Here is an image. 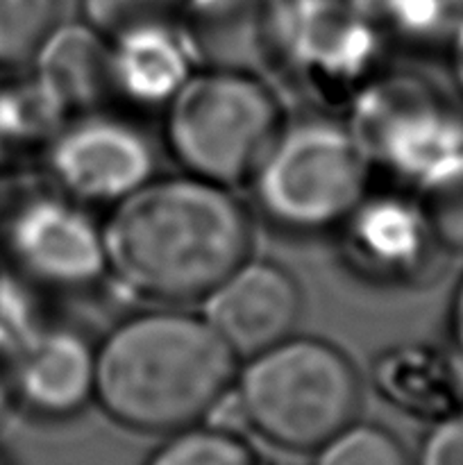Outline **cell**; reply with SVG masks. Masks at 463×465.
Returning <instances> with one entry per match:
<instances>
[{
	"mask_svg": "<svg viewBox=\"0 0 463 465\" xmlns=\"http://www.w3.org/2000/svg\"><path fill=\"white\" fill-rule=\"evenodd\" d=\"M21 339L0 321V427L9 413L18 407L16 400V366Z\"/></svg>",
	"mask_w": 463,
	"mask_h": 465,
	"instance_id": "7402d4cb",
	"label": "cell"
},
{
	"mask_svg": "<svg viewBox=\"0 0 463 465\" xmlns=\"http://www.w3.org/2000/svg\"><path fill=\"white\" fill-rule=\"evenodd\" d=\"M236 354L202 316L157 309L118 322L95 348V400L134 431L175 434L232 393Z\"/></svg>",
	"mask_w": 463,
	"mask_h": 465,
	"instance_id": "7a4b0ae2",
	"label": "cell"
},
{
	"mask_svg": "<svg viewBox=\"0 0 463 465\" xmlns=\"http://www.w3.org/2000/svg\"><path fill=\"white\" fill-rule=\"evenodd\" d=\"M448 62L454 82H457L463 94V21L454 27L452 36L448 41Z\"/></svg>",
	"mask_w": 463,
	"mask_h": 465,
	"instance_id": "cb8c5ba5",
	"label": "cell"
},
{
	"mask_svg": "<svg viewBox=\"0 0 463 465\" xmlns=\"http://www.w3.org/2000/svg\"><path fill=\"white\" fill-rule=\"evenodd\" d=\"M62 0H0V68L32 62L57 27Z\"/></svg>",
	"mask_w": 463,
	"mask_h": 465,
	"instance_id": "e0dca14e",
	"label": "cell"
},
{
	"mask_svg": "<svg viewBox=\"0 0 463 465\" xmlns=\"http://www.w3.org/2000/svg\"><path fill=\"white\" fill-rule=\"evenodd\" d=\"M34 91L53 116L104 109L113 103L109 41L80 23H57L32 57Z\"/></svg>",
	"mask_w": 463,
	"mask_h": 465,
	"instance_id": "4fadbf2b",
	"label": "cell"
},
{
	"mask_svg": "<svg viewBox=\"0 0 463 465\" xmlns=\"http://www.w3.org/2000/svg\"><path fill=\"white\" fill-rule=\"evenodd\" d=\"M313 465H411V461L390 431L354 420L316 450Z\"/></svg>",
	"mask_w": 463,
	"mask_h": 465,
	"instance_id": "d6986e66",
	"label": "cell"
},
{
	"mask_svg": "<svg viewBox=\"0 0 463 465\" xmlns=\"http://www.w3.org/2000/svg\"><path fill=\"white\" fill-rule=\"evenodd\" d=\"M366 154L345 123L302 116L281 123L250 177L268 223L295 234L339 227L368 193Z\"/></svg>",
	"mask_w": 463,
	"mask_h": 465,
	"instance_id": "5b68a950",
	"label": "cell"
},
{
	"mask_svg": "<svg viewBox=\"0 0 463 465\" xmlns=\"http://www.w3.org/2000/svg\"><path fill=\"white\" fill-rule=\"evenodd\" d=\"M232 393L259 436L286 450H318L357 420L361 377L339 345L293 334L248 357Z\"/></svg>",
	"mask_w": 463,
	"mask_h": 465,
	"instance_id": "3957f363",
	"label": "cell"
},
{
	"mask_svg": "<svg viewBox=\"0 0 463 465\" xmlns=\"http://www.w3.org/2000/svg\"><path fill=\"white\" fill-rule=\"evenodd\" d=\"M449 334H452L454 354L463 357V277L449 304Z\"/></svg>",
	"mask_w": 463,
	"mask_h": 465,
	"instance_id": "603a6c76",
	"label": "cell"
},
{
	"mask_svg": "<svg viewBox=\"0 0 463 465\" xmlns=\"http://www.w3.org/2000/svg\"><path fill=\"white\" fill-rule=\"evenodd\" d=\"M384 36L357 0H293L284 68L320 95L345 103L379 75Z\"/></svg>",
	"mask_w": 463,
	"mask_h": 465,
	"instance_id": "9c48e42d",
	"label": "cell"
},
{
	"mask_svg": "<svg viewBox=\"0 0 463 465\" xmlns=\"http://www.w3.org/2000/svg\"><path fill=\"white\" fill-rule=\"evenodd\" d=\"M86 25L112 41L127 32L177 25L182 0H80Z\"/></svg>",
	"mask_w": 463,
	"mask_h": 465,
	"instance_id": "ffe728a7",
	"label": "cell"
},
{
	"mask_svg": "<svg viewBox=\"0 0 463 465\" xmlns=\"http://www.w3.org/2000/svg\"><path fill=\"white\" fill-rule=\"evenodd\" d=\"M3 234L12 266L41 289L77 293L109 272L103 225L57 189L16 204Z\"/></svg>",
	"mask_w": 463,
	"mask_h": 465,
	"instance_id": "52a82bcc",
	"label": "cell"
},
{
	"mask_svg": "<svg viewBox=\"0 0 463 465\" xmlns=\"http://www.w3.org/2000/svg\"><path fill=\"white\" fill-rule=\"evenodd\" d=\"M163 112L166 145L182 171L227 189L250 182L284 123L263 77L213 68L191 73Z\"/></svg>",
	"mask_w": 463,
	"mask_h": 465,
	"instance_id": "277c9868",
	"label": "cell"
},
{
	"mask_svg": "<svg viewBox=\"0 0 463 465\" xmlns=\"http://www.w3.org/2000/svg\"><path fill=\"white\" fill-rule=\"evenodd\" d=\"M145 465H261V461L234 431L218 425H195L175 431Z\"/></svg>",
	"mask_w": 463,
	"mask_h": 465,
	"instance_id": "ac0fdd59",
	"label": "cell"
},
{
	"mask_svg": "<svg viewBox=\"0 0 463 465\" xmlns=\"http://www.w3.org/2000/svg\"><path fill=\"white\" fill-rule=\"evenodd\" d=\"M413 198L434 243L463 254V148L431 166Z\"/></svg>",
	"mask_w": 463,
	"mask_h": 465,
	"instance_id": "2e32d148",
	"label": "cell"
},
{
	"mask_svg": "<svg viewBox=\"0 0 463 465\" xmlns=\"http://www.w3.org/2000/svg\"><path fill=\"white\" fill-rule=\"evenodd\" d=\"M339 227L350 262L384 280L411 275L436 245L416 198L366 193Z\"/></svg>",
	"mask_w": 463,
	"mask_h": 465,
	"instance_id": "5bb4252c",
	"label": "cell"
},
{
	"mask_svg": "<svg viewBox=\"0 0 463 465\" xmlns=\"http://www.w3.org/2000/svg\"><path fill=\"white\" fill-rule=\"evenodd\" d=\"M0 465H9V461L3 457V454H0Z\"/></svg>",
	"mask_w": 463,
	"mask_h": 465,
	"instance_id": "d4e9b609",
	"label": "cell"
},
{
	"mask_svg": "<svg viewBox=\"0 0 463 465\" xmlns=\"http://www.w3.org/2000/svg\"><path fill=\"white\" fill-rule=\"evenodd\" d=\"M350 127L368 163L418 182L463 148V118L416 75L372 77L350 100Z\"/></svg>",
	"mask_w": 463,
	"mask_h": 465,
	"instance_id": "8992f818",
	"label": "cell"
},
{
	"mask_svg": "<svg viewBox=\"0 0 463 465\" xmlns=\"http://www.w3.org/2000/svg\"><path fill=\"white\" fill-rule=\"evenodd\" d=\"M293 0H182L177 30L198 68L268 75L284 68Z\"/></svg>",
	"mask_w": 463,
	"mask_h": 465,
	"instance_id": "30bf717a",
	"label": "cell"
},
{
	"mask_svg": "<svg viewBox=\"0 0 463 465\" xmlns=\"http://www.w3.org/2000/svg\"><path fill=\"white\" fill-rule=\"evenodd\" d=\"M202 318L239 357H252L295 334L302 291L284 266L250 254L202 298Z\"/></svg>",
	"mask_w": 463,
	"mask_h": 465,
	"instance_id": "8fae6325",
	"label": "cell"
},
{
	"mask_svg": "<svg viewBox=\"0 0 463 465\" xmlns=\"http://www.w3.org/2000/svg\"><path fill=\"white\" fill-rule=\"evenodd\" d=\"M148 134L109 107L64 118L45 153L54 189L82 204H116L154 177Z\"/></svg>",
	"mask_w": 463,
	"mask_h": 465,
	"instance_id": "ba28073f",
	"label": "cell"
},
{
	"mask_svg": "<svg viewBox=\"0 0 463 465\" xmlns=\"http://www.w3.org/2000/svg\"><path fill=\"white\" fill-rule=\"evenodd\" d=\"M418 465H463V404L434 422L420 445Z\"/></svg>",
	"mask_w": 463,
	"mask_h": 465,
	"instance_id": "44dd1931",
	"label": "cell"
},
{
	"mask_svg": "<svg viewBox=\"0 0 463 465\" xmlns=\"http://www.w3.org/2000/svg\"><path fill=\"white\" fill-rule=\"evenodd\" d=\"M113 103L166 107L193 73L177 25H154L109 41Z\"/></svg>",
	"mask_w": 463,
	"mask_h": 465,
	"instance_id": "9a60e30c",
	"label": "cell"
},
{
	"mask_svg": "<svg viewBox=\"0 0 463 465\" xmlns=\"http://www.w3.org/2000/svg\"><path fill=\"white\" fill-rule=\"evenodd\" d=\"M109 272L163 304L202 300L252 254V223L227 186L153 177L113 204L103 225Z\"/></svg>",
	"mask_w": 463,
	"mask_h": 465,
	"instance_id": "6da1fadb",
	"label": "cell"
},
{
	"mask_svg": "<svg viewBox=\"0 0 463 465\" xmlns=\"http://www.w3.org/2000/svg\"><path fill=\"white\" fill-rule=\"evenodd\" d=\"M95 398V348L84 334L53 327L21 341L18 407L48 420L80 413Z\"/></svg>",
	"mask_w": 463,
	"mask_h": 465,
	"instance_id": "7c38bea8",
	"label": "cell"
}]
</instances>
